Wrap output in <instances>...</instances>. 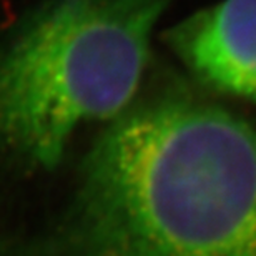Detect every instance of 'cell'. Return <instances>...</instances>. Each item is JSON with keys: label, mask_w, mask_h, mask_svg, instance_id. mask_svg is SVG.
Wrapping results in <instances>:
<instances>
[{"label": "cell", "mask_w": 256, "mask_h": 256, "mask_svg": "<svg viewBox=\"0 0 256 256\" xmlns=\"http://www.w3.org/2000/svg\"><path fill=\"white\" fill-rule=\"evenodd\" d=\"M14 256H256V122L183 96L124 112Z\"/></svg>", "instance_id": "obj_1"}, {"label": "cell", "mask_w": 256, "mask_h": 256, "mask_svg": "<svg viewBox=\"0 0 256 256\" xmlns=\"http://www.w3.org/2000/svg\"><path fill=\"white\" fill-rule=\"evenodd\" d=\"M173 0H50L0 40V150L52 170L82 124L116 118Z\"/></svg>", "instance_id": "obj_2"}, {"label": "cell", "mask_w": 256, "mask_h": 256, "mask_svg": "<svg viewBox=\"0 0 256 256\" xmlns=\"http://www.w3.org/2000/svg\"><path fill=\"white\" fill-rule=\"evenodd\" d=\"M163 40L203 84L256 105V0H223L200 10Z\"/></svg>", "instance_id": "obj_3"}]
</instances>
